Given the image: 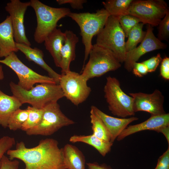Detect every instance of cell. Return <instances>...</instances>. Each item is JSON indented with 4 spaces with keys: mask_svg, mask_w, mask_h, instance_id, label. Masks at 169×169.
<instances>
[{
    "mask_svg": "<svg viewBox=\"0 0 169 169\" xmlns=\"http://www.w3.org/2000/svg\"><path fill=\"white\" fill-rule=\"evenodd\" d=\"M53 138L41 140L36 146L26 147L24 143H17L15 149L7 152L9 159L20 160L24 163V169H66L63 160L62 149Z\"/></svg>",
    "mask_w": 169,
    "mask_h": 169,
    "instance_id": "1",
    "label": "cell"
},
{
    "mask_svg": "<svg viewBox=\"0 0 169 169\" xmlns=\"http://www.w3.org/2000/svg\"><path fill=\"white\" fill-rule=\"evenodd\" d=\"M9 85L13 96L22 104L28 103L37 108L43 109L50 103L57 102L64 97L58 84L41 83L28 90L12 81Z\"/></svg>",
    "mask_w": 169,
    "mask_h": 169,
    "instance_id": "2",
    "label": "cell"
},
{
    "mask_svg": "<svg viewBox=\"0 0 169 169\" xmlns=\"http://www.w3.org/2000/svg\"><path fill=\"white\" fill-rule=\"evenodd\" d=\"M30 6L34 10L37 25L34 38L38 44H41L55 28L61 18L68 16L71 12L67 8H56L45 4L38 0H31Z\"/></svg>",
    "mask_w": 169,
    "mask_h": 169,
    "instance_id": "3",
    "label": "cell"
},
{
    "mask_svg": "<svg viewBox=\"0 0 169 169\" xmlns=\"http://www.w3.org/2000/svg\"><path fill=\"white\" fill-rule=\"evenodd\" d=\"M110 16L104 8L98 10L95 13H74L71 12L68 16L75 21L80 30L83 44L84 47V56L83 66L88 59L92 46L93 37L97 35L104 27Z\"/></svg>",
    "mask_w": 169,
    "mask_h": 169,
    "instance_id": "4",
    "label": "cell"
},
{
    "mask_svg": "<svg viewBox=\"0 0 169 169\" xmlns=\"http://www.w3.org/2000/svg\"><path fill=\"white\" fill-rule=\"evenodd\" d=\"M89 56V60L80 74L87 80L115 71L121 66V63L112 51L96 44L92 45Z\"/></svg>",
    "mask_w": 169,
    "mask_h": 169,
    "instance_id": "5",
    "label": "cell"
},
{
    "mask_svg": "<svg viewBox=\"0 0 169 169\" xmlns=\"http://www.w3.org/2000/svg\"><path fill=\"white\" fill-rule=\"evenodd\" d=\"M125 37L119 17L110 16L104 27L97 35L95 44L110 50L122 63L124 62L126 53Z\"/></svg>",
    "mask_w": 169,
    "mask_h": 169,
    "instance_id": "6",
    "label": "cell"
},
{
    "mask_svg": "<svg viewBox=\"0 0 169 169\" xmlns=\"http://www.w3.org/2000/svg\"><path fill=\"white\" fill-rule=\"evenodd\" d=\"M104 90L109 109L112 114L121 118L135 115L133 98L123 91L116 78L107 77Z\"/></svg>",
    "mask_w": 169,
    "mask_h": 169,
    "instance_id": "7",
    "label": "cell"
},
{
    "mask_svg": "<svg viewBox=\"0 0 169 169\" xmlns=\"http://www.w3.org/2000/svg\"><path fill=\"white\" fill-rule=\"evenodd\" d=\"M43 109L40 122L36 126L26 131L27 135L50 136L62 127L75 123L62 112L57 102L47 105Z\"/></svg>",
    "mask_w": 169,
    "mask_h": 169,
    "instance_id": "8",
    "label": "cell"
},
{
    "mask_svg": "<svg viewBox=\"0 0 169 169\" xmlns=\"http://www.w3.org/2000/svg\"><path fill=\"white\" fill-rule=\"evenodd\" d=\"M169 11L167 4L163 0H133L127 14L137 17L144 24L156 26Z\"/></svg>",
    "mask_w": 169,
    "mask_h": 169,
    "instance_id": "9",
    "label": "cell"
},
{
    "mask_svg": "<svg viewBox=\"0 0 169 169\" xmlns=\"http://www.w3.org/2000/svg\"><path fill=\"white\" fill-rule=\"evenodd\" d=\"M0 63L7 65L16 73L19 80L18 84L25 90H29L37 83L57 84L52 78L38 74L26 66L15 52L0 60Z\"/></svg>",
    "mask_w": 169,
    "mask_h": 169,
    "instance_id": "10",
    "label": "cell"
},
{
    "mask_svg": "<svg viewBox=\"0 0 169 169\" xmlns=\"http://www.w3.org/2000/svg\"><path fill=\"white\" fill-rule=\"evenodd\" d=\"M87 81L80 74L70 70L61 74L59 84L64 97L77 106L84 102L91 92Z\"/></svg>",
    "mask_w": 169,
    "mask_h": 169,
    "instance_id": "11",
    "label": "cell"
},
{
    "mask_svg": "<svg viewBox=\"0 0 169 169\" xmlns=\"http://www.w3.org/2000/svg\"><path fill=\"white\" fill-rule=\"evenodd\" d=\"M30 5V1L23 2L19 0H11L7 4L5 9L9 14L15 42L30 46L24 24V15Z\"/></svg>",
    "mask_w": 169,
    "mask_h": 169,
    "instance_id": "12",
    "label": "cell"
},
{
    "mask_svg": "<svg viewBox=\"0 0 169 169\" xmlns=\"http://www.w3.org/2000/svg\"><path fill=\"white\" fill-rule=\"evenodd\" d=\"M152 27L148 24L145 36L141 44L134 49L126 53L124 61V67L128 72L132 71L134 63L145 54L151 51L164 49L167 45L156 37Z\"/></svg>",
    "mask_w": 169,
    "mask_h": 169,
    "instance_id": "13",
    "label": "cell"
},
{
    "mask_svg": "<svg viewBox=\"0 0 169 169\" xmlns=\"http://www.w3.org/2000/svg\"><path fill=\"white\" fill-rule=\"evenodd\" d=\"M133 99V109L135 113L143 111L157 115L166 113L163 108L164 96L158 90L151 94L142 92L130 93Z\"/></svg>",
    "mask_w": 169,
    "mask_h": 169,
    "instance_id": "14",
    "label": "cell"
},
{
    "mask_svg": "<svg viewBox=\"0 0 169 169\" xmlns=\"http://www.w3.org/2000/svg\"><path fill=\"white\" fill-rule=\"evenodd\" d=\"M169 125V114L151 115L146 121L138 124L127 126L117 137V140L121 141L126 137L135 133L145 130L156 131L158 129Z\"/></svg>",
    "mask_w": 169,
    "mask_h": 169,
    "instance_id": "15",
    "label": "cell"
},
{
    "mask_svg": "<svg viewBox=\"0 0 169 169\" xmlns=\"http://www.w3.org/2000/svg\"><path fill=\"white\" fill-rule=\"evenodd\" d=\"M91 108L100 118L106 127L111 136L110 141L112 143L130 124L138 119L136 117L128 118L115 117L106 114L95 106L92 105Z\"/></svg>",
    "mask_w": 169,
    "mask_h": 169,
    "instance_id": "16",
    "label": "cell"
},
{
    "mask_svg": "<svg viewBox=\"0 0 169 169\" xmlns=\"http://www.w3.org/2000/svg\"><path fill=\"white\" fill-rule=\"evenodd\" d=\"M64 33L65 40L60 51L61 74L70 70V64L75 59L76 46L79 42L78 37L73 31L66 30Z\"/></svg>",
    "mask_w": 169,
    "mask_h": 169,
    "instance_id": "17",
    "label": "cell"
},
{
    "mask_svg": "<svg viewBox=\"0 0 169 169\" xmlns=\"http://www.w3.org/2000/svg\"><path fill=\"white\" fill-rule=\"evenodd\" d=\"M18 51L16 45L11 18L8 16L0 23V58Z\"/></svg>",
    "mask_w": 169,
    "mask_h": 169,
    "instance_id": "18",
    "label": "cell"
},
{
    "mask_svg": "<svg viewBox=\"0 0 169 169\" xmlns=\"http://www.w3.org/2000/svg\"><path fill=\"white\" fill-rule=\"evenodd\" d=\"M16 45L18 50L25 55L27 59L34 62L46 70L49 76L53 79L57 84H59L61 74L55 71L45 63L42 50L37 48H33L30 46L16 43Z\"/></svg>",
    "mask_w": 169,
    "mask_h": 169,
    "instance_id": "19",
    "label": "cell"
},
{
    "mask_svg": "<svg viewBox=\"0 0 169 169\" xmlns=\"http://www.w3.org/2000/svg\"><path fill=\"white\" fill-rule=\"evenodd\" d=\"M65 34L59 28H55L44 41L46 49L52 56L56 67H60L61 58L60 51L64 44Z\"/></svg>",
    "mask_w": 169,
    "mask_h": 169,
    "instance_id": "20",
    "label": "cell"
},
{
    "mask_svg": "<svg viewBox=\"0 0 169 169\" xmlns=\"http://www.w3.org/2000/svg\"><path fill=\"white\" fill-rule=\"evenodd\" d=\"M62 149L66 169H85V157L77 147L67 144Z\"/></svg>",
    "mask_w": 169,
    "mask_h": 169,
    "instance_id": "21",
    "label": "cell"
},
{
    "mask_svg": "<svg viewBox=\"0 0 169 169\" xmlns=\"http://www.w3.org/2000/svg\"><path fill=\"white\" fill-rule=\"evenodd\" d=\"M22 105L16 98L7 95L0 90V126L7 127L10 116Z\"/></svg>",
    "mask_w": 169,
    "mask_h": 169,
    "instance_id": "22",
    "label": "cell"
},
{
    "mask_svg": "<svg viewBox=\"0 0 169 169\" xmlns=\"http://www.w3.org/2000/svg\"><path fill=\"white\" fill-rule=\"evenodd\" d=\"M69 141L72 143L82 142L95 148L103 156L109 152L113 143L101 139L93 134L88 135H74L70 137Z\"/></svg>",
    "mask_w": 169,
    "mask_h": 169,
    "instance_id": "23",
    "label": "cell"
},
{
    "mask_svg": "<svg viewBox=\"0 0 169 169\" xmlns=\"http://www.w3.org/2000/svg\"><path fill=\"white\" fill-rule=\"evenodd\" d=\"M133 0H108L102 2L104 9L110 16L120 17L127 14Z\"/></svg>",
    "mask_w": 169,
    "mask_h": 169,
    "instance_id": "24",
    "label": "cell"
},
{
    "mask_svg": "<svg viewBox=\"0 0 169 169\" xmlns=\"http://www.w3.org/2000/svg\"><path fill=\"white\" fill-rule=\"evenodd\" d=\"M90 117L93 134L105 141L111 142V136L106 127L91 108Z\"/></svg>",
    "mask_w": 169,
    "mask_h": 169,
    "instance_id": "25",
    "label": "cell"
},
{
    "mask_svg": "<svg viewBox=\"0 0 169 169\" xmlns=\"http://www.w3.org/2000/svg\"><path fill=\"white\" fill-rule=\"evenodd\" d=\"M144 24L142 23H139L130 31L127 36L128 39L125 43L126 53L136 48L137 44L144 39L146 33V31L143 30Z\"/></svg>",
    "mask_w": 169,
    "mask_h": 169,
    "instance_id": "26",
    "label": "cell"
},
{
    "mask_svg": "<svg viewBox=\"0 0 169 169\" xmlns=\"http://www.w3.org/2000/svg\"><path fill=\"white\" fill-rule=\"evenodd\" d=\"M28 112L27 120L23 124L21 129L26 131L37 125L42 118L44 109L28 106L26 109Z\"/></svg>",
    "mask_w": 169,
    "mask_h": 169,
    "instance_id": "27",
    "label": "cell"
},
{
    "mask_svg": "<svg viewBox=\"0 0 169 169\" xmlns=\"http://www.w3.org/2000/svg\"><path fill=\"white\" fill-rule=\"evenodd\" d=\"M28 112L26 109H18L14 111L8 121V127L11 130L16 131L21 129L27 119Z\"/></svg>",
    "mask_w": 169,
    "mask_h": 169,
    "instance_id": "28",
    "label": "cell"
},
{
    "mask_svg": "<svg viewBox=\"0 0 169 169\" xmlns=\"http://www.w3.org/2000/svg\"><path fill=\"white\" fill-rule=\"evenodd\" d=\"M120 24L124 32L125 37H127L131 29L138 23H141V21L133 16L126 14L119 17Z\"/></svg>",
    "mask_w": 169,
    "mask_h": 169,
    "instance_id": "29",
    "label": "cell"
},
{
    "mask_svg": "<svg viewBox=\"0 0 169 169\" xmlns=\"http://www.w3.org/2000/svg\"><path fill=\"white\" fill-rule=\"evenodd\" d=\"M157 38L160 41H168L169 37V11L159 23Z\"/></svg>",
    "mask_w": 169,
    "mask_h": 169,
    "instance_id": "30",
    "label": "cell"
},
{
    "mask_svg": "<svg viewBox=\"0 0 169 169\" xmlns=\"http://www.w3.org/2000/svg\"><path fill=\"white\" fill-rule=\"evenodd\" d=\"M14 138L8 136H5L0 138V167L2 158L4 154L15 144Z\"/></svg>",
    "mask_w": 169,
    "mask_h": 169,
    "instance_id": "31",
    "label": "cell"
},
{
    "mask_svg": "<svg viewBox=\"0 0 169 169\" xmlns=\"http://www.w3.org/2000/svg\"><path fill=\"white\" fill-rule=\"evenodd\" d=\"M162 59L160 54L158 53L155 56L142 62L146 66L148 72L151 73L154 72L156 69Z\"/></svg>",
    "mask_w": 169,
    "mask_h": 169,
    "instance_id": "32",
    "label": "cell"
},
{
    "mask_svg": "<svg viewBox=\"0 0 169 169\" xmlns=\"http://www.w3.org/2000/svg\"><path fill=\"white\" fill-rule=\"evenodd\" d=\"M19 164L18 160H11L4 155L1 159L0 169H18Z\"/></svg>",
    "mask_w": 169,
    "mask_h": 169,
    "instance_id": "33",
    "label": "cell"
},
{
    "mask_svg": "<svg viewBox=\"0 0 169 169\" xmlns=\"http://www.w3.org/2000/svg\"><path fill=\"white\" fill-rule=\"evenodd\" d=\"M155 169H169V147L158 158Z\"/></svg>",
    "mask_w": 169,
    "mask_h": 169,
    "instance_id": "34",
    "label": "cell"
},
{
    "mask_svg": "<svg viewBox=\"0 0 169 169\" xmlns=\"http://www.w3.org/2000/svg\"><path fill=\"white\" fill-rule=\"evenodd\" d=\"M132 71L135 75L139 77H143L148 73L146 66L142 62L134 63Z\"/></svg>",
    "mask_w": 169,
    "mask_h": 169,
    "instance_id": "35",
    "label": "cell"
},
{
    "mask_svg": "<svg viewBox=\"0 0 169 169\" xmlns=\"http://www.w3.org/2000/svg\"><path fill=\"white\" fill-rule=\"evenodd\" d=\"M56 1L59 5L68 3L73 8L76 9H82L84 3L87 2L85 0H57Z\"/></svg>",
    "mask_w": 169,
    "mask_h": 169,
    "instance_id": "36",
    "label": "cell"
},
{
    "mask_svg": "<svg viewBox=\"0 0 169 169\" xmlns=\"http://www.w3.org/2000/svg\"><path fill=\"white\" fill-rule=\"evenodd\" d=\"M161 76L165 79H169V58L166 57L161 61L160 68Z\"/></svg>",
    "mask_w": 169,
    "mask_h": 169,
    "instance_id": "37",
    "label": "cell"
},
{
    "mask_svg": "<svg viewBox=\"0 0 169 169\" xmlns=\"http://www.w3.org/2000/svg\"><path fill=\"white\" fill-rule=\"evenodd\" d=\"M88 169H112L110 166L105 164H99L96 162L86 163Z\"/></svg>",
    "mask_w": 169,
    "mask_h": 169,
    "instance_id": "38",
    "label": "cell"
},
{
    "mask_svg": "<svg viewBox=\"0 0 169 169\" xmlns=\"http://www.w3.org/2000/svg\"><path fill=\"white\" fill-rule=\"evenodd\" d=\"M156 131L160 132L163 134L165 137L169 145V125L162 127L157 130Z\"/></svg>",
    "mask_w": 169,
    "mask_h": 169,
    "instance_id": "39",
    "label": "cell"
},
{
    "mask_svg": "<svg viewBox=\"0 0 169 169\" xmlns=\"http://www.w3.org/2000/svg\"><path fill=\"white\" fill-rule=\"evenodd\" d=\"M4 78V74L2 66L0 64V80L3 79Z\"/></svg>",
    "mask_w": 169,
    "mask_h": 169,
    "instance_id": "40",
    "label": "cell"
}]
</instances>
